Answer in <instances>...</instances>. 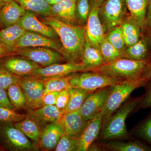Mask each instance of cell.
Instances as JSON below:
<instances>
[{
  "label": "cell",
  "instance_id": "1",
  "mask_svg": "<svg viewBox=\"0 0 151 151\" xmlns=\"http://www.w3.org/2000/svg\"><path fill=\"white\" fill-rule=\"evenodd\" d=\"M41 19L57 34L63 47V57L66 62H81L85 39L84 27L53 17H43Z\"/></svg>",
  "mask_w": 151,
  "mask_h": 151
},
{
  "label": "cell",
  "instance_id": "2",
  "mask_svg": "<svg viewBox=\"0 0 151 151\" xmlns=\"http://www.w3.org/2000/svg\"><path fill=\"white\" fill-rule=\"evenodd\" d=\"M147 81L142 78L124 80L111 86L102 111L103 125L127 100L135 89L145 86Z\"/></svg>",
  "mask_w": 151,
  "mask_h": 151
},
{
  "label": "cell",
  "instance_id": "3",
  "mask_svg": "<svg viewBox=\"0 0 151 151\" xmlns=\"http://www.w3.org/2000/svg\"><path fill=\"white\" fill-rule=\"evenodd\" d=\"M144 95L123 104L103 124L101 136L103 140L119 139L127 136L128 132L126 128V119L139 105Z\"/></svg>",
  "mask_w": 151,
  "mask_h": 151
},
{
  "label": "cell",
  "instance_id": "4",
  "mask_svg": "<svg viewBox=\"0 0 151 151\" xmlns=\"http://www.w3.org/2000/svg\"><path fill=\"white\" fill-rule=\"evenodd\" d=\"M149 60H137L127 58H120L103 64L95 71L105 73L122 80L141 78L144 68Z\"/></svg>",
  "mask_w": 151,
  "mask_h": 151
},
{
  "label": "cell",
  "instance_id": "5",
  "mask_svg": "<svg viewBox=\"0 0 151 151\" xmlns=\"http://www.w3.org/2000/svg\"><path fill=\"white\" fill-rule=\"evenodd\" d=\"M123 80L93 70L73 73L70 75L69 82L71 87L91 93Z\"/></svg>",
  "mask_w": 151,
  "mask_h": 151
},
{
  "label": "cell",
  "instance_id": "6",
  "mask_svg": "<svg viewBox=\"0 0 151 151\" xmlns=\"http://www.w3.org/2000/svg\"><path fill=\"white\" fill-rule=\"evenodd\" d=\"M12 123H0V144L12 151L39 150L37 143L29 138L14 127Z\"/></svg>",
  "mask_w": 151,
  "mask_h": 151
},
{
  "label": "cell",
  "instance_id": "7",
  "mask_svg": "<svg viewBox=\"0 0 151 151\" xmlns=\"http://www.w3.org/2000/svg\"><path fill=\"white\" fill-rule=\"evenodd\" d=\"M98 14L105 35L120 26L129 15L125 0H105L98 8Z\"/></svg>",
  "mask_w": 151,
  "mask_h": 151
},
{
  "label": "cell",
  "instance_id": "8",
  "mask_svg": "<svg viewBox=\"0 0 151 151\" xmlns=\"http://www.w3.org/2000/svg\"><path fill=\"white\" fill-rule=\"evenodd\" d=\"M15 55L30 60L41 67L66 62L60 52L48 47H23L17 49Z\"/></svg>",
  "mask_w": 151,
  "mask_h": 151
},
{
  "label": "cell",
  "instance_id": "9",
  "mask_svg": "<svg viewBox=\"0 0 151 151\" xmlns=\"http://www.w3.org/2000/svg\"><path fill=\"white\" fill-rule=\"evenodd\" d=\"M19 84L27 98V111L41 108L44 94L43 78L32 76H22Z\"/></svg>",
  "mask_w": 151,
  "mask_h": 151
},
{
  "label": "cell",
  "instance_id": "10",
  "mask_svg": "<svg viewBox=\"0 0 151 151\" xmlns=\"http://www.w3.org/2000/svg\"><path fill=\"white\" fill-rule=\"evenodd\" d=\"M111 86L91 92L86 97L78 110L85 121L91 120L101 112L107 100Z\"/></svg>",
  "mask_w": 151,
  "mask_h": 151
},
{
  "label": "cell",
  "instance_id": "11",
  "mask_svg": "<svg viewBox=\"0 0 151 151\" xmlns=\"http://www.w3.org/2000/svg\"><path fill=\"white\" fill-rule=\"evenodd\" d=\"M0 67L19 77L31 76L36 70L41 67L32 60L17 55L0 58Z\"/></svg>",
  "mask_w": 151,
  "mask_h": 151
},
{
  "label": "cell",
  "instance_id": "12",
  "mask_svg": "<svg viewBox=\"0 0 151 151\" xmlns=\"http://www.w3.org/2000/svg\"><path fill=\"white\" fill-rule=\"evenodd\" d=\"M93 71L86 67L82 62H66L58 63L45 67H40L33 73L32 76L47 77H64L73 73L84 71Z\"/></svg>",
  "mask_w": 151,
  "mask_h": 151
},
{
  "label": "cell",
  "instance_id": "13",
  "mask_svg": "<svg viewBox=\"0 0 151 151\" xmlns=\"http://www.w3.org/2000/svg\"><path fill=\"white\" fill-rule=\"evenodd\" d=\"M45 47L52 49L59 52L64 55V50L61 42L58 40L52 39L47 37L33 32L26 31L24 33L17 42L14 47L16 50L26 47Z\"/></svg>",
  "mask_w": 151,
  "mask_h": 151
},
{
  "label": "cell",
  "instance_id": "14",
  "mask_svg": "<svg viewBox=\"0 0 151 151\" xmlns=\"http://www.w3.org/2000/svg\"><path fill=\"white\" fill-rule=\"evenodd\" d=\"M98 8L99 6L92 4V9L84 29L86 39L92 46L99 49V45L105 38V34L98 16Z\"/></svg>",
  "mask_w": 151,
  "mask_h": 151
},
{
  "label": "cell",
  "instance_id": "15",
  "mask_svg": "<svg viewBox=\"0 0 151 151\" xmlns=\"http://www.w3.org/2000/svg\"><path fill=\"white\" fill-rule=\"evenodd\" d=\"M35 14L32 12L26 11L17 23L25 30L38 33L50 38L58 40L59 37L55 31L38 18Z\"/></svg>",
  "mask_w": 151,
  "mask_h": 151
},
{
  "label": "cell",
  "instance_id": "16",
  "mask_svg": "<svg viewBox=\"0 0 151 151\" xmlns=\"http://www.w3.org/2000/svg\"><path fill=\"white\" fill-rule=\"evenodd\" d=\"M103 126V116L101 112L87 122L86 127L78 137L76 151H88L100 134Z\"/></svg>",
  "mask_w": 151,
  "mask_h": 151
},
{
  "label": "cell",
  "instance_id": "17",
  "mask_svg": "<svg viewBox=\"0 0 151 151\" xmlns=\"http://www.w3.org/2000/svg\"><path fill=\"white\" fill-rule=\"evenodd\" d=\"M88 122L83 119L78 110L63 113L57 122L62 127L65 134L78 138Z\"/></svg>",
  "mask_w": 151,
  "mask_h": 151
},
{
  "label": "cell",
  "instance_id": "18",
  "mask_svg": "<svg viewBox=\"0 0 151 151\" xmlns=\"http://www.w3.org/2000/svg\"><path fill=\"white\" fill-rule=\"evenodd\" d=\"M26 11L14 0L0 1V27L17 23Z\"/></svg>",
  "mask_w": 151,
  "mask_h": 151
},
{
  "label": "cell",
  "instance_id": "19",
  "mask_svg": "<svg viewBox=\"0 0 151 151\" xmlns=\"http://www.w3.org/2000/svg\"><path fill=\"white\" fill-rule=\"evenodd\" d=\"M62 127L57 122H53L44 127L38 145L43 151L54 150L63 134Z\"/></svg>",
  "mask_w": 151,
  "mask_h": 151
},
{
  "label": "cell",
  "instance_id": "20",
  "mask_svg": "<svg viewBox=\"0 0 151 151\" xmlns=\"http://www.w3.org/2000/svg\"><path fill=\"white\" fill-rule=\"evenodd\" d=\"M76 2V0H62L57 4L52 5L49 16L72 24L78 25L75 16Z\"/></svg>",
  "mask_w": 151,
  "mask_h": 151
},
{
  "label": "cell",
  "instance_id": "21",
  "mask_svg": "<svg viewBox=\"0 0 151 151\" xmlns=\"http://www.w3.org/2000/svg\"><path fill=\"white\" fill-rule=\"evenodd\" d=\"M150 38L146 32H142V36L138 42L127 47L125 50L127 58L137 60H148L150 54Z\"/></svg>",
  "mask_w": 151,
  "mask_h": 151
},
{
  "label": "cell",
  "instance_id": "22",
  "mask_svg": "<svg viewBox=\"0 0 151 151\" xmlns=\"http://www.w3.org/2000/svg\"><path fill=\"white\" fill-rule=\"evenodd\" d=\"M14 125L30 139L38 144L44 128L35 118L27 114L24 119Z\"/></svg>",
  "mask_w": 151,
  "mask_h": 151
},
{
  "label": "cell",
  "instance_id": "23",
  "mask_svg": "<svg viewBox=\"0 0 151 151\" xmlns=\"http://www.w3.org/2000/svg\"><path fill=\"white\" fill-rule=\"evenodd\" d=\"M27 111V114L37 120L43 128L48 124L57 122L63 114L55 105L44 106Z\"/></svg>",
  "mask_w": 151,
  "mask_h": 151
},
{
  "label": "cell",
  "instance_id": "24",
  "mask_svg": "<svg viewBox=\"0 0 151 151\" xmlns=\"http://www.w3.org/2000/svg\"><path fill=\"white\" fill-rule=\"evenodd\" d=\"M127 47L138 42L142 36V29L137 21L129 14L120 25Z\"/></svg>",
  "mask_w": 151,
  "mask_h": 151
},
{
  "label": "cell",
  "instance_id": "25",
  "mask_svg": "<svg viewBox=\"0 0 151 151\" xmlns=\"http://www.w3.org/2000/svg\"><path fill=\"white\" fill-rule=\"evenodd\" d=\"M81 62L92 70H95L104 63L103 56L99 49L92 46L86 38L83 47Z\"/></svg>",
  "mask_w": 151,
  "mask_h": 151
},
{
  "label": "cell",
  "instance_id": "26",
  "mask_svg": "<svg viewBox=\"0 0 151 151\" xmlns=\"http://www.w3.org/2000/svg\"><path fill=\"white\" fill-rule=\"evenodd\" d=\"M150 0H125L129 14L137 21L142 28L145 27L146 17Z\"/></svg>",
  "mask_w": 151,
  "mask_h": 151
},
{
  "label": "cell",
  "instance_id": "27",
  "mask_svg": "<svg viewBox=\"0 0 151 151\" xmlns=\"http://www.w3.org/2000/svg\"><path fill=\"white\" fill-rule=\"evenodd\" d=\"M26 31L18 23L0 29V43L11 49L15 55L14 47Z\"/></svg>",
  "mask_w": 151,
  "mask_h": 151
},
{
  "label": "cell",
  "instance_id": "28",
  "mask_svg": "<svg viewBox=\"0 0 151 151\" xmlns=\"http://www.w3.org/2000/svg\"><path fill=\"white\" fill-rule=\"evenodd\" d=\"M102 147L114 151H150L151 149L139 141L111 142L101 145Z\"/></svg>",
  "mask_w": 151,
  "mask_h": 151
},
{
  "label": "cell",
  "instance_id": "29",
  "mask_svg": "<svg viewBox=\"0 0 151 151\" xmlns=\"http://www.w3.org/2000/svg\"><path fill=\"white\" fill-rule=\"evenodd\" d=\"M26 11L42 17L49 16L51 5L44 0H14Z\"/></svg>",
  "mask_w": 151,
  "mask_h": 151
},
{
  "label": "cell",
  "instance_id": "30",
  "mask_svg": "<svg viewBox=\"0 0 151 151\" xmlns=\"http://www.w3.org/2000/svg\"><path fill=\"white\" fill-rule=\"evenodd\" d=\"M6 91L10 102L14 111L26 109L27 98L19 83L12 84Z\"/></svg>",
  "mask_w": 151,
  "mask_h": 151
},
{
  "label": "cell",
  "instance_id": "31",
  "mask_svg": "<svg viewBox=\"0 0 151 151\" xmlns=\"http://www.w3.org/2000/svg\"><path fill=\"white\" fill-rule=\"evenodd\" d=\"M68 90L70 94V99L64 113L79 110L86 97L90 93L72 87L68 88Z\"/></svg>",
  "mask_w": 151,
  "mask_h": 151
},
{
  "label": "cell",
  "instance_id": "32",
  "mask_svg": "<svg viewBox=\"0 0 151 151\" xmlns=\"http://www.w3.org/2000/svg\"><path fill=\"white\" fill-rule=\"evenodd\" d=\"M99 49L103 56L104 63L111 62L120 58H126L125 51L116 48L105 37L99 45Z\"/></svg>",
  "mask_w": 151,
  "mask_h": 151
},
{
  "label": "cell",
  "instance_id": "33",
  "mask_svg": "<svg viewBox=\"0 0 151 151\" xmlns=\"http://www.w3.org/2000/svg\"><path fill=\"white\" fill-rule=\"evenodd\" d=\"M70 76L43 78L44 94L49 92H60L70 88L71 87L69 82Z\"/></svg>",
  "mask_w": 151,
  "mask_h": 151
},
{
  "label": "cell",
  "instance_id": "34",
  "mask_svg": "<svg viewBox=\"0 0 151 151\" xmlns=\"http://www.w3.org/2000/svg\"><path fill=\"white\" fill-rule=\"evenodd\" d=\"M92 7L91 0H76L75 13L78 25H86Z\"/></svg>",
  "mask_w": 151,
  "mask_h": 151
},
{
  "label": "cell",
  "instance_id": "35",
  "mask_svg": "<svg viewBox=\"0 0 151 151\" xmlns=\"http://www.w3.org/2000/svg\"><path fill=\"white\" fill-rule=\"evenodd\" d=\"M105 37L116 48L121 51H125L127 46L120 26L111 30L105 35Z\"/></svg>",
  "mask_w": 151,
  "mask_h": 151
},
{
  "label": "cell",
  "instance_id": "36",
  "mask_svg": "<svg viewBox=\"0 0 151 151\" xmlns=\"http://www.w3.org/2000/svg\"><path fill=\"white\" fill-rule=\"evenodd\" d=\"M27 114L17 113L13 109L0 107V123H14L24 119Z\"/></svg>",
  "mask_w": 151,
  "mask_h": 151
},
{
  "label": "cell",
  "instance_id": "37",
  "mask_svg": "<svg viewBox=\"0 0 151 151\" xmlns=\"http://www.w3.org/2000/svg\"><path fill=\"white\" fill-rule=\"evenodd\" d=\"M78 138L72 137L63 133L60 139L55 151H76Z\"/></svg>",
  "mask_w": 151,
  "mask_h": 151
},
{
  "label": "cell",
  "instance_id": "38",
  "mask_svg": "<svg viewBox=\"0 0 151 151\" xmlns=\"http://www.w3.org/2000/svg\"><path fill=\"white\" fill-rule=\"evenodd\" d=\"M136 133L139 137L151 145V113L139 125Z\"/></svg>",
  "mask_w": 151,
  "mask_h": 151
},
{
  "label": "cell",
  "instance_id": "39",
  "mask_svg": "<svg viewBox=\"0 0 151 151\" xmlns=\"http://www.w3.org/2000/svg\"><path fill=\"white\" fill-rule=\"evenodd\" d=\"M20 77L12 74L0 67V86L7 89L12 84L18 83Z\"/></svg>",
  "mask_w": 151,
  "mask_h": 151
},
{
  "label": "cell",
  "instance_id": "40",
  "mask_svg": "<svg viewBox=\"0 0 151 151\" xmlns=\"http://www.w3.org/2000/svg\"><path fill=\"white\" fill-rule=\"evenodd\" d=\"M70 99V94L68 89L59 92L57 98L55 106L60 111L64 113Z\"/></svg>",
  "mask_w": 151,
  "mask_h": 151
},
{
  "label": "cell",
  "instance_id": "41",
  "mask_svg": "<svg viewBox=\"0 0 151 151\" xmlns=\"http://www.w3.org/2000/svg\"><path fill=\"white\" fill-rule=\"evenodd\" d=\"M145 86L146 87L145 94L137 109L151 108V81H147Z\"/></svg>",
  "mask_w": 151,
  "mask_h": 151
},
{
  "label": "cell",
  "instance_id": "42",
  "mask_svg": "<svg viewBox=\"0 0 151 151\" xmlns=\"http://www.w3.org/2000/svg\"><path fill=\"white\" fill-rule=\"evenodd\" d=\"M59 92H47L44 94L42 98L41 107L49 105H55L56 99Z\"/></svg>",
  "mask_w": 151,
  "mask_h": 151
},
{
  "label": "cell",
  "instance_id": "43",
  "mask_svg": "<svg viewBox=\"0 0 151 151\" xmlns=\"http://www.w3.org/2000/svg\"><path fill=\"white\" fill-rule=\"evenodd\" d=\"M0 107L14 110L13 107L10 102L6 89L0 86Z\"/></svg>",
  "mask_w": 151,
  "mask_h": 151
},
{
  "label": "cell",
  "instance_id": "44",
  "mask_svg": "<svg viewBox=\"0 0 151 151\" xmlns=\"http://www.w3.org/2000/svg\"><path fill=\"white\" fill-rule=\"evenodd\" d=\"M143 32L151 33V0H150L146 17L145 29Z\"/></svg>",
  "mask_w": 151,
  "mask_h": 151
},
{
  "label": "cell",
  "instance_id": "45",
  "mask_svg": "<svg viewBox=\"0 0 151 151\" xmlns=\"http://www.w3.org/2000/svg\"><path fill=\"white\" fill-rule=\"evenodd\" d=\"M141 78H143L147 81H151V61H149L144 68Z\"/></svg>",
  "mask_w": 151,
  "mask_h": 151
},
{
  "label": "cell",
  "instance_id": "46",
  "mask_svg": "<svg viewBox=\"0 0 151 151\" xmlns=\"http://www.w3.org/2000/svg\"><path fill=\"white\" fill-rule=\"evenodd\" d=\"M14 55L13 52L9 48L0 43V58L8 55Z\"/></svg>",
  "mask_w": 151,
  "mask_h": 151
},
{
  "label": "cell",
  "instance_id": "47",
  "mask_svg": "<svg viewBox=\"0 0 151 151\" xmlns=\"http://www.w3.org/2000/svg\"><path fill=\"white\" fill-rule=\"evenodd\" d=\"M102 146L99 145L97 144H95L93 142L92 145L89 147L88 149V151H100L101 150V147Z\"/></svg>",
  "mask_w": 151,
  "mask_h": 151
},
{
  "label": "cell",
  "instance_id": "48",
  "mask_svg": "<svg viewBox=\"0 0 151 151\" xmlns=\"http://www.w3.org/2000/svg\"><path fill=\"white\" fill-rule=\"evenodd\" d=\"M105 0H91L92 4L96 5L98 6H100Z\"/></svg>",
  "mask_w": 151,
  "mask_h": 151
},
{
  "label": "cell",
  "instance_id": "49",
  "mask_svg": "<svg viewBox=\"0 0 151 151\" xmlns=\"http://www.w3.org/2000/svg\"><path fill=\"white\" fill-rule=\"evenodd\" d=\"M50 5L57 4L61 1L62 0H44Z\"/></svg>",
  "mask_w": 151,
  "mask_h": 151
},
{
  "label": "cell",
  "instance_id": "50",
  "mask_svg": "<svg viewBox=\"0 0 151 151\" xmlns=\"http://www.w3.org/2000/svg\"><path fill=\"white\" fill-rule=\"evenodd\" d=\"M147 32L148 34L149 35V36H150V40H151V33H148L146 32ZM151 61V51L150 52V56H149V61Z\"/></svg>",
  "mask_w": 151,
  "mask_h": 151
},
{
  "label": "cell",
  "instance_id": "51",
  "mask_svg": "<svg viewBox=\"0 0 151 151\" xmlns=\"http://www.w3.org/2000/svg\"><path fill=\"white\" fill-rule=\"evenodd\" d=\"M7 1V0H0L1 1Z\"/></svg>",
  "mask_w": 151,
  "mask_h": 151
}]
</instances>
